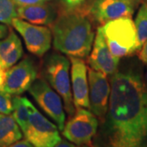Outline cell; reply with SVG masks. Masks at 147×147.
Returning <instances> with one entry per match:
<instances>
[{
    "instance_id": "6da1fadb",
    "label": "cell",
    "mask_w": 147,
    "mask_h": 147,
    "mask_svg": "<svg viewBox=\"0 0 147 147\" xmlns=\"http://www.w3.org/2000/svg\"><path fill=\"white\" fill-rule=\"evenodd\" d=\"M92 142V147H147V88L137 65L111 76L108 110Z\"/></svg>"
},
{
    "instance_id": "7a4b0ae2",
    "label": "cell",
    "mask_w": 147,
    "mask_h": 147,
    "mask_svg": "<svg viewBox=\"0 0 147 147\" xmlns=\"http://www.w3.org/2000/svg\"><path fill=\"white\" fill-rule=\"evenodd\" d=\"M91 21L84 10H66L61 7L51 26L55 49L69 57H87L95 38Z\"/></svg>"
},
{
    "instance_id": "3957f363",
    "label": "cell",
    "mask_w": 147,
    "mask_h": 147,
    "mask_svg": "<svg viewBox=\"0 0 147 147\" xmlns=\"http://www.w3.org/2000/svg\"><path fill=\"white\" fill-rule=\"evenodd\" d=\"M69 61L58 53H52L44 58L42 74L47 82L55 90L64 102L66 113L72 116L75 112L69 79Z\"/></svg>"
},
{
    "instance_id": "277c9868",
    "label": "cell",
    "mask_w": 147,
    "mask_h": 147,
    "mask_svg": "<svg viewBox=\"0 0 147 147\" xmlns=\"http://www.w3.org/2000/svg\"><path fill=\"white\" fill-rule=\"evenodd\" d=\"M111 53L125 57L140 49L134 21L131 17H121L100 26Z\"/></svg>"
},
{
    "instance_id": "5b68a950",
    "label": "cell",
    "mask_w": 147,
    "mask_h": 147,
    "mask_svg": "<svg viewBox=\"0 0 147 147\" xmlns=\"http://www.w3.org/2000/svg\"><path fill=\"white\" fill-rule=\"evenodd\" d=\"M29 110L28 126L23 135L35 147H55L61 141L58 127L47 119L34 107L30 100L27 102Z\"/></svg>"
},
{
    "instance_id": "8992f818",
    "label": "cell",
    "mask_w": 147,
    "mask_h": 147,
    "mask_svg": "<svg viewBox=\"0 0 147 147\" xmlns=\"http://www.w3.org/2000/svg\"><path fill=\"white\" fill-rule=\"evenodd\" d=\"M98 127V119L92 111L86 108H77L61 131L69 142L92 146Z\"/></svg>"
},
{
    "instance_id": "52a82bcc",
    "label": "cell",
    "mask_w": 147,
    "mask_h": 147,
    "mask_svg": "<svg viewBox=\"0 0 147 147\" xmlns=\"http://www.w3.org/2000/svg\"><path fill=\"white\" fill-rule=\"evenodd\" d=\"M28 91L43 112L56 123L58 129L62 131L65 114L60 95L42 78H37Z\"/></svg>"
},
{
    "instance_id": "ba28073f",
    "label": "cell",
    "mask_w": 147,
    "mask_h": 147,
    "mask_svg": "<svg viewBox=\"0 0 147 147\" xmlns=\"http://www.w3.org/2000/svg\"><path fill=\"white\" fill-rule=\"evenodd\" d=\"M84 11L92 21L104 25L121 17H131L132 0H90Z\"/></svg>"
},
{
    "instance_id": "9c48e42d",
    "label": "cell",
    "mask_w": 147,
    "mask_h": 147,
    "mask_svg": "<svg viewBox=\"0 0 147 147\" xmlns=\"http://www.w3.org/2000/svg\"><path fill=\"white\" fill-rule=\"evenodd\" d=\"M38 78V68L31 58L26 57L6 70L4 84L0 90L10 95H21L30 89Z\"/></svg>"
},
{
    "instance_id": "30bf717a",
    "label": "cell",
    "mask_w": 147,
    "mask_h": 147,
    "mask_svg": "<svg viewBox=\"0 0 147 147\" xmlns=\"http://www.w3.org/2000/svg\"><path fill=\"white\" fill-rule=\"evenodd\" d=\"M11 26L21 34L27 50L34 56L42 57L51 47L52 31L46 26H41L15 18Z\"/></svg>"
},
{
    "instance_id": "8fae6325",
    "label": "cell",
    "mask_w": 147,
    "mask_h": 147,
    "mask_svg": "<svg viewBox=\"0 0 147 147\" xmlns=\"http://www.w3.org/2000/svg\"><path fill=\"white\" fill-rule=\"evenodd\" d=\"M90 110L100 121L105 118L108 110L110 84L106 74L88 68Z\"/></svg>"
},
{
    "instance_id": "7c38bea8",
    "label": "cell",
    "mask_w": 147,
    "mask_h": 147,
    "mask_svg": "<svg viewBox=\"0 0 147 147\" xmlns=\"http://www.w3.org/2000/svg\"><path fill=\"white\" fill-rule=\"evenodd\" d=\"M119 61L120 58L114 56L110 51L99 27L96 33L92 51L88 57L90 68L112 76L119 69Z\"/></svg>"
},
{
    "instance_id": "4fadbf2b",
    "label": "cell",
    "mask_w": 147,
    "mask_h": 147,
    "mask_svg": "<svg viewBox=\"0 0 147 147\" xmlns=\"http://www.w3.org/2000/svg\"><path fill=\"white\" fill-rule=\"evenodd\" d=\"M71 62V88L75 108H90L88 68L82 58L69 57Z\"/></svg>"
},
{
    "instance_id": "5bb4252c",
    "label": "cell",
    "mask_w": 147,
    "mask_h": 147,
    "mask_svg": "<svg viewBox=\"0 0 147 147\" xmlns=\"http://www.w3.org/2000/svg\"><path fill=\"white\" fill-rule=\"evenodd\" d=\"M59 8L47 2L37 4L17 6V15L20 19L34 25L52 26L57 17Z\"/></svg>"
},
{
    "instance_id": "9a60e30c",
    "label": "cell",
    "mask_w": 147,
    "mask_h": 147,
    "mask_svg": "<svg viewBox=\"0 0 147 147\" xmlns=\"http://www.w3.org/2000/svg\"><path fill=\"white\" fill-rule=\"evenodd\" d=\"M24 54L20 38L10 29L7 36L0 39V68L7 70L22 57Z\"/></svg>"
},
{
    "instance_id": "2e32d148",
    "label": "cell",
    "mask_w": 147,
    "mask_h": 147,
    "mask_svg": "<svg viewBox=\"0 0 147 147\" xmlns=\"http://www.w3.org/2000/svg\"><path fill=\"white\" fill-rule=\"evenodd\" d=\"M22 131L11 115L0 114V147H9L22 138Z\"/></svg>"
},
{
    "instance_id": "e0dca14e",
    "label": "cell",
    "mask_w": 147,
    "mask_h": 147,
    "mask_svg": "<svg viewBox=\"0 0 147 147\" xmlns=\"http://www.w3.org/2000/svg\"><path fill=\"white\" fill-rule=\"evenodd\" d=\"M29 99L26 96H14L12 97V105H13V111H12V117L19 125L21 131L26 130L29 121V110L27 106V102Z\"/></svg>"
},
{
    "instance_id": "ac0fdd59",
    "label": "cell",
    "mask_w": 147,
    "mask_h": 147,
    "mask_svg": "<svg viewBox=\"0 0 147 147\" xmlns=\"http://www.w3.org/2000/svg\"><path fill=\"white\" fill-rule=\"evenodd\" d=\"M140 48L147 40V3H143L137 11L134 21Z\"/></svg>"
},
{
    "instance_id": "d6986e66",
    "label": "cell",
    "mask_w": 147,
    "mask_h": 147,
    "mask_svg": "<svg viewBox=\"0 0 147 147\" xmlns=\"http://www.w3.org/2000/svg\"><path fill=\"white\" fill-rule=\"evenodd\" d=\"M17 17V4L15 0H0V23L11 26L12 21Z\"/></svg>"
},
{
    "instance_id": "ffe728a7",
    "label": "cell",
    "mask_w": 147,
    "mask_h": 147,
    "mask_svg": "<svg viewBox=\"0 0 147 147\" xmlns=\"http://www.w3.org/2000/svg\"><path fill=\"white\" fill-rule=\"evenodd\" d=\"M13 111L11 95L0 90V114L11 115Z\"/></svg>"
},
{
    "instance_id": "44dd1931",
    "label": "cell",
    "mask_w": 147,
    "mask_h": 147,
    "mask_svg": "<svg viewBox=\"0 0 147 147\" xmlns=\"http://www.w3.org/2000/svg\"><path fill=\"white\" fill-rule=\"evenodd\" d=\"M90 0H60L61 7L66 10H84Z\"/></svg>"
},
{
    "instance_id": "7402d4cb",
    "label": "cell",
    "mask_w": 147,
    "mask_h": 147,
    "mask_svg": "<svg viewBox=\"0 0 147 147\" xmlns=\"http://www.w3.org/2000/svg\"><path fill=\"white\" fill-rule=\"evenodd\" d=\"M137 57L142 63L146 64L147 65V40L142 44L140 51L137 54Z\"/></svg>"
},
{
    "instance_id": "603a6c76",
    "label": "cell",
    "mask_w": 147,
    "mask_h": 147,
    "mask_svg": "<svg viewBox=\"0 0 147 147\" xmlns=\"http://www.w3.org/2000/svg\"><path fill=\"white\" fill-rule=\"evenodd\" d=\"M48 0H15L17 6H26L32 5V4H37L40 3H44Z\"/></svg>"
},
{
    "instance_id": "cb8c5ba5",
    "label": "cell",
    "mask_w": 147,
    "mask_h": 147,
    "mask_svg": "<svg viewBox=\"0 0 147 147\" xmlns=\"http://www.w3.org/2000/svg\"><path fill=\"white\" fill-rule=\"evenodd\" d=\"M55 147H92L88 146L87 145H76L72 142H69L65 141V140H61V142L58 143L57 145Z\"/></svg>"
},
{
    "instance_id": "d4e9b609",
    "label": "cell",
    "mask_w": 147,
    "mask_h": 147,
    "mask_svg": "<svg viewBox=\"0 0 147 147\" xmlns=\"http://www.w3.org/2000/svg\"><path fill=\"white\" fill-rule=\"evenodd\" d=\"M9 147H35L32 145L30 142H28L27 140H20L18 142H16V143L12 144L11 146Z\"/></svg>"
},
{
    "instance_id": "484cf974",
    "label": "cell",
    "mask_w": 147,
    "mask_h": 147,
    "mask_svg": "<svg viewBox=\"0 0 147 147\" xmlns=\"http://www.w3.org/2000/svg\"><path fill=\"white\" fill-rule=\"evenodd\" d=\"M8 28L4 24H1L0 23V39L3 38L4 37L7 36V33H8Z\"/></svg>"
},
{
    "instance_id": "4316f807",
    "label": "cell",
    "mask_w": 147,
    "mask_h": 147,
    "mask_svg": "<svg viewBox=\"0 0 147 147\" xmlns=\"http://www.w3.org/2000/svg\"><path fill=\"white\" fill-rule=\"evenodd\" d=\"M143 78H144V82L146 84V86L147 88V66L145 69V72L143 74Z\"/></svg>"
},
{
    "instance_id": "83f0119b",
    "label": "cell",
    "mask_w": 147,
    "mask_h": 147,
    "mask_svg": "<svg viewBox=\"0 0 147 147\" xmlns=\"http://www.w3.org/2000/svg\"><path fill=\"white\" fill-rule=\"evenodd\" d=\"M146 1H147V0H146Z\"/></svg>"
}]
</instances>
